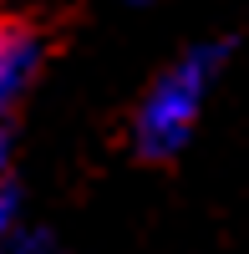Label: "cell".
Wrapping results in <instances>:
<instances>
[{"mask_svg": "<svg viewBox=\"0 0 249 254\" xmlns=\"http://www.w3.org/2000/svg\"><path fill=\"white\" fill-rule=\"evenodd\" d=\"M224 71V46L219 41H203V46H188L168 71H163L148 92H142L137 112H132V142L142 158H178L183 142L193 137V127L209 107V92Z\"/></svg>", "mask_w": 249, "mask_h": 254, "instance_id": "obj_1", "label": "cell"}, {"mask_svg": "<svg viewBox=\"0 0 249 254\" xmlns=\"http://www.w3.org/2000/svg\"><path fill=\"white\" fill-rule=\"evenodd\" d=\"M41 36L20 20H0V117L26 97L31 76L41 71Z\"/></svg>", "mask_w": 249, "mask_h": 254, "instance_id": "obj_2", "label": "cell"}, {"mask_svg": "<svg viewBox=\"0 0 249 254\" xmlns=\"http://www.w3.org/2000/svg\"><path fill=\"white\" fill-rule=\"evenodd\" d=\"M5 254H61V249H56L51 234H15L5 244Z\"/></svg>", "mask_w": 249, "mask_h": 254, "instance_id": "obj_3", "label": "cell"}, {"mask_svg": "<svg viewBox=\"0 0 249 254\" xmlns=\"http://www.w3.org/2000/svg\"><path fill=\"white\" fill-rule=\"evenodd\" d=\"M15 188H10V178H0V239L10 234V224H15Z\"/></svg>", "mask_w": 249, "mask_h": 254, "instance_id": "obj_4", "label": "cell"}, {"mask_svg": "<svg viewBox=\"0 0 249 254\" xmlns=\"http://www.w3.org/2000/svg\"><path fill=\"white\" fill-rule=\"evenodd\" d=\"M10 173V127H5V117H0V178Z\"/></svg>", "mask_w": 249, "mask_h": 254, "instance_id": "obj_5", "label": "cell"}, {"mask_svg": "<svg viewBox=\"0 0 249 254\" xmlns=\"http://www.w3.org/2000/svg\"><path fill=\"white\" fill-rule=\"evenodd\" d=\"M137 5H153V0H137Z\"/></svg>", "mask_w": 249, "mask_h": 254, "instance_id": "obj_6", "label": "cell"}]
</instances>
